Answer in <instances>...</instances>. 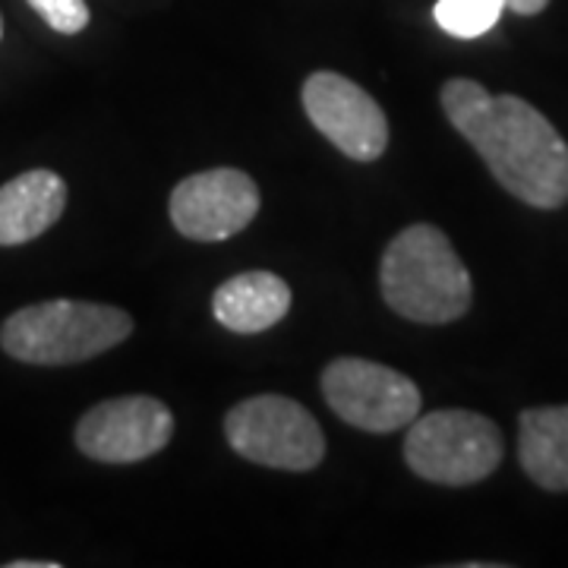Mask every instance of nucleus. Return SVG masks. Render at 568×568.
<instances>
[{"label":"nucleus","mask_w":568,"mask_h":568,"mask_svg":"<svg viewBox=\"0 0 568 568\" xmlns=\"http://www.w3.org/2000/svg\"><path fill=\"white\" fill-rule=\"evenodd\" d=\"M439 102L506 193L534 209L568 203V142L534 104L465 77L448 80Z\"/></svg>","instance_id":"1"},{"label":"nucleus","mask_w":568,"mask_h":568,"mask_svg":"<svg viewBox=\"0 0 568 568\" xmlns=\"http://www.w3.org/2000/svg\"><path fill=\"white\" fill-rule=\"evenodd\" d=\"M379 287L392 313L420 325L455 323L474 301L470 272L436 224H407L392 237Z\"/></svg>","instance_id":"2"},{"label":"nucleus","mask_w":568,"mask_h":568,"mask_svg":"<svg viewBox=\"0 0 568 568\" xmlns=\"http://www.w3.org/2000/svg\"><path fill=\"white\" fill-rule=\"evenodd\" d=\"M133 335V316L92 301H41L17 310L0 325V347L32 366L85 364Z\"/></svg>","instance_id":"3"},{"label":"nucleus","mask_w":568,"mask_h":568,"mask_svg":"<svg viewBox=\"0 0 568 568\" xmlns=\"http://www.w3.org/2000/svg\"><path fill=\"white\" fill-rule=\"evenodd\" d=\"M506 443L489 417L465 407H446L417 417L405 439L407 467L439 487H474L503 465Z\"/></svg>","instance_id":"4"},{"label":"nucleus","mask_w":568,"mask_h":568,"mask_svg":"<svg viewBox=\"0 0 568 568\" xmlns=\"http://www.w3.org/2000/svg\"><path fill=\"white\" fill-rule=\"evenodd\" d=\"M224 439L253 465L304 474L323 465L325 436L301 402L253 395L224 414Z\"/></svg>","instance_id":"5"},{"label":"nucleus","mask_w":568,"mask_h":568,"mask_svg":"<svg viewBox=\"0 0 568 568\" xmlns=\"http://www.w3.org/2000/svg\"><path fill=\"white\" fill-rule=\"evenodd\" d=\"M323 398L345 424L386 436L420 414V388L405 373L364 357H338L323 369Z\"/></svg>","instance_id":"6"},{"label":"nucleus","mask_w":568,"mask_h":568,"mask_svg":"<svg viewBox=\"0 0 568 568\" xmlns=\"http://www.w3.org/2000/svg\"><path fill=\"white\" fill-rule=\"evenodd\" d=\"M174 436V414L152 395H121L89 407L77 424V448L102 465H136Z\"/></svg>","instance_id":"7"},{"label":"nucleus","mask_w":568,"mask_h":568,"mask_svg":"<svg viewBox=\"0 0 568 568\" xmlns=\"http://www.w3.org/2000/svg\"><path fill=\"white\" fill-rule=\"evenodd\" d=\"M310 123L354 162H376L388 145V118L364 85L332 70H316L304 82Z\"/></svg>","instance_id":"8"},{"label":"nucleus","mask_w":568,"mask_h":568,"mask_svg":"<svg viewBox=\"0 0 568 568\" xmlns=\"http://www.w3.org/2000/svg\"><path fill=\"white\" fill-rule=\"evenodd\" d=\"M171 222L196 244L241 234L260 215V186L237 168H212L183 178L171 193Z\"/></svg>","instance_id":"9"},{"label":"nucleus","mask_w":568,"mask_h":568,"mask_svg":"<svg viewBox=\"0 0 568 568\" xmlns=\"http://www.w3.org/2000/svg\"><path fill=\"white\" fill-rule=\"evenodd\" d=\"M67 209L61 174L36 168L0 186V246H22L48 234Z\"/></svg>","instance_id":"10"},{"label":"nucleus","mask_w":568,"mask_h":568,"mask_svg":"<svg viewBox=\"0 0 568 568\" xmlns=\"http://www.w3.org/2000/svg\"><path fill=\"white\" fill-rule=\"evenodd\" d=\"M291 310V287L275 272H241L212 294V316L237 335L278 325Z\"/></svg>","instance_id":"11"},{"label":"nucleus","mask_w":568,"mask_h":568,"mask_svg":"<svg viewBox=\"0 0 568 568\" xmlns=\"http://www.w3.org/2000/svg\"><path fill=\"white\" fill-rule=\"evenodd\" d=\"M518 462L537 487L568 493V405L521 410Z\"/></svg>","instance_id":"12"},{"label":"nucleus","mask_w":568,"mask_h":568,"mask_svg":"<svg viewBox=\"0 0 568 568\" xmlns=\"http://www.w3.org/2000/svg\"><path fill=\"white\" fill-rule=\"evenodd\" d=\"M506 0H439L436 22L455 39H480L499 22Z\"/></svg>","instance_id":"13"},{"label":"nucleus","mask_w":568,"mask_h":568,"mask_svg":"<svg viewBox=\"0 0 568 568\" xmlns=\"http://www.w3.org/2000/svg\"><path fill=\"white\" fill-rule=\"evenodd\" d=\"M26 3L61 36H77L92 20L85 0H26Z\"/></svg>","instance_id":"14"},{"label":"nucleus","mask_w":568,"mask_h":568,"mask_svg":"<svg viewBox=\"0 0 568 568\" xmlns=\"http://www.w3.org/2000/svg\"><path fill=\"white\" fill-rule=\"evenodd\" d=\"M508 10H515L518 17H537L549 7V0H506Z\"/></svg>","instance_id":"15"},{"label":"nucleus","mask_w":568,"mask_h":568,"mask_svg":"<svg viewBox=\"0 0 568 568\" xmlns=\"http://www.w3.org/2000/svg\"><path fill=\"white\" fill-rule=\"evenodd\" d=\"M7 568H61V562H39V559H17V562H7Z\"/></svg>","instance_id":"16"},{"label":"nucleus","mask_w":568,"mask_h":568,"mask_svg":"<svg viewBox=\"0 0 568 568\" xmlns=\"http://www.w3.org/2000/svg\"><path fill=\"white\" fill-rule=\"evenodd\" d=\"M0 39H3V20H0Z\"/></svg>","instance_id":"17"}]
</instances>
